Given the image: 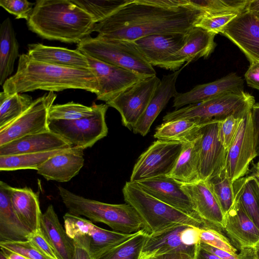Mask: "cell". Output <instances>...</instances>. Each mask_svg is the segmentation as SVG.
<instances>
[{
	"label": "cell",
	"instance_id": "db71d44e",
	"mask_svg": "<svg viewBox=\"0 0 259 259\" xmlns=\"http://www.w3.org/2000/svg\"><path fill=\"white\" fill-rule=\"evenodd\" d=\"M141 259H194V257L183 253H165L143 257Z\"/></svg>",
	"mask_w": 259,
	"mask_h": 259
},
{
	"label": "cell",
	"instance_id": "4316f807",
	"mask_svg": "<svg viewBox=\"0 0 259 259\" xmlns=\"http://www.w3.org/2000/svg\"><path fill=\"white\" fill-rule=\"evenodd\" d=\"M27 54L36 61L73 68L90 69L86 56L78 49L29 44Z\"/></svg>",
	"mask_w": 259,
	"mask_h": 259
},
{
	"label": "cell",
	"instance_id": "9f6ffc18",
	"mask_svg": "<svg viewBox=\"0 0 259 259\" xmlns=\"http://www.w3.org/2000/svg\"><path fill=\"white\" fill-rule=\"evenodd\" d=\"M199 243L196 248L194 259H221L201 247Z\"/></svg>",
	"mask_w": 259,
	"mask_h": 259
},
{
	"label": "cell",
	"instance_id": "9c48e42d",
	"mask_svg": "<svg viewBox=\"0 0 259 259\" xmlns=\"http://www.w3.org/2000/svg\"><path fill=\"white\" fill-rule=\"evenodd\" d=\"M184 143L160 140L153 142L138 159L130 182L167 177L175 166Z\"/></svg>",
	"mask_w": 259,
	"mask_h": 259
},
{
	"label": "cell",
	"instance_id": "60d3db41",
	"mask_svg": "<svg viewBox=\"0 0 259 259\" xmlns=\"http://www.w3.org/2000/svg\"><path fill=\"white\" fill-rule=\"evenodd\" d=\"M93 106L89 107L73 102L53 105L49 111L50 120H72L92 115Z\"/></svg>",
	"mask_w": 259,
	"mask_h": 259
},
{
	"label": "cell",
	"instance_id": "cb8c5ba5",
	"mask_svg": "<svg viewBox=\"0 0 259 259\" xmlns=\"http://www.w3.org/2000/svg\"><path fill=\"white\" fill-rule=\"evenodd\" d=\"M187 65L186 63L179 70L162 77L145 111L133 127L134 133L145 136L149 133L152 123L159 114L170 99L174 98L178 93L176 85L177 80L182 70Z\"/></svg>",
	"mask_w": 259,
	"mask_h": 259
},
{
	"label": "cell",
	"instance_id": "484cf974",
	"mask_svg": "<svg viewBox=\"0 0 259 259\" xmlns=\"http://www.w3.org/2000/svg\"><path fill=\"white\" fill-rule=\"evenodd\" d=\"M13 207L18 217L31 233L41 229V213L38 195L31 188L13 187L8 184Z\"/></svg>",
	"mask_w": 259,
	"mask_h": 259
},
{
	"label": "cell",
	"instance_id": "d6986e66",
	"mask_svg": "<svg viewBox=\"0 0 259 259\" xmlns=\"http://www.w3.org/2000/svg\"><path fill=\"white\" fill-rule=\"evenodd\" d=\"M244 92L243 79L236 73L232 72L213 81L197 85L187 92L178 93L174 97L173 107L177 110L223 94Z\"/></svg>",
	"mask_w": 259,
	"mask_h": 259
},
{
	"label": "cell",
	"instance_id": "ee69618b",
	"mask_svg": "<svg viewBox=\"0 0 259 259\" xmlns=\"http://www.w3.org/2000/svg\"><path fill=\"white\" fill-rule=\"evenodd\" d=\"M236 13H227L214 15H204L195 25L206 31L215 34L222 30L237 15Z\"/></svg>",
	"mask_w": 259,
	"mask_h": 259
},
{
	"label": "cell",
	"instance_id": "e575fe53",
	"mask_svg": "<svg viewBox=\"0 0 259 259\" xmlns=\"http://www.w3.org/2000/svg\"><path fill=\"white\" fill-rule=\"evenodd\" d=\"M65 149H67L40 153L0 156V170L1 171L26 169L37 170L38 167L49 158Z\"/></svg>",
	"mask_w": 259,
	"mask_h": 259
},
{
	"label": "cell",
	"instance_id": "4dcf8cb0",
	"mask_svg": "<svg viewBox=\"0 0 259 259\" xmlns=\"http://www.w3.org/2000/svg\"><path fill=\"white\" fill-rule=\"evenodd\" d=\"M19 54V44L12 21L5 19L0 29V84L3 85L13 73L14 63Z\"/></svg>",
	"mask_w": 259,
	"mask_h": 259
},
{
	"label": "cell",
	"instance_id": "816d5d0a",
	"mask_svg": "<svg viewBox=\"0 0 259 259\" xmlns=\"http://www.w3.org/2000/svg\"><path fill=\"white\" fill-rule=\"evenodd\" d=\"M238 259H259V242L254 246L240 249Z\"/></svg>",
	"mask_w": 259,
	"mask_h": 259
},
{
	"label": "cell",
	"instance_id": "44dd1931",
	"mask_svg": "<svg viewBox=\"0 0 259 259\" xmlns=\"http://www.w3.org/2000/svg\"><path fill=\"white\" fill-rule=\"evenodd\" d=\"M187 33L155 34L133 41L150 64L161 67L169 57L185 45Z\"/></svg>",
	"mask_w": 259,
	"mask_h": 259
},
{
	"label": "cell",
	"instance_id": "b9f144b4",
	"mask_svg": "<svg viewBox=\"0 0 259 259\" xmlns=\"http://www.w3.org/2000/svg\"><path fill=\"white\" fill-rule=\"evenodd\" d=\"M64 228L72 240L89 238L95 226L91 221L67 212L63 216Z\"/></svg>",
	"mask_w": 259,
	"mask_h": 259
},
{
	"label": "cell",
	"instance_id": "d4e9b609",
	"mask_svg": "<svg viewBox=\"0 0 259 259\" xmlns=\"http://www.w3.org/2000/svg\"><path fill=\"white\" fill-rule=\"evenodd\" d=\"M71 147L63 138L50 130L26 135L0 146V156L45 152Z\"/></svg>",
	"mask_w": 259,
	"mask_h": 259
},
{
	"label": "cell",
	"instance_id": "7c38bea8",
	"mask_svg": "<svg viewBox=\"0 0 259 259\" xmlns=\"http://www.w3.org/2000/svg\"><path fill=\"white\" fill-rule=\"evenodd\" d=\"M257 156L256 137L250 110L242 118L228 150L226 168L233 183L249 173L250 165Z\"/></svg>",
	"mask_w": 259,
	"mask_h": 259
},
{
	"label": "cell",
	"instance_id": "6da1fadb",
	"mask_svg": "<svg viewBox=\"0 0 259 259\" xmlns=\"http://www.w3.org/2000/svg\"><path fill=\"white\" fill-rule=\"evenodd\" d=\"M204 15L188 5L171 7L160 0H130L96 23L93 32L108 39L133 41L155 34L187 33Z\"/></svg>",
	"mask_w": 259,
	"mask_h": 259
},
{
	"label": "cell",
	"instance_id": "91938a15",
	"mask_svg": "<svg viewBox=\"0 0 259 259\" xmlns=\"http://www.w3.org/2000/svg\"><path fill=\"white\" fill-rule=\"evenodd\" d=\"M1 250L3 251L8 259H27L21 255L10 251L4 248H1Z\"/></svg>",
	"mask_w": 259,
	"mask_h": 259
},
{
	"label": "cell",
	"instance_id": "5bb4252c",
	"mask_svg": "<svg viewBox=\"0 0 259 259\" xmlns=\"http://www.w3.org/2000/svg\"><path fill=\"white\" fill-rule=\"evenodd\" d=\"M221 121H211L203 125L198 137L200 179L207 181L225 167L228 151L219 138Z\"/></svg>",
	"mask_w": 259,
	"mask_h": 259
},
{
	"label": "cell",
	"instance_id": "bcb514c9",
	"mask_svg": "<svg viewBox=\"0 0 259 259\" xmlns=\"http://www.w3.org/2000/svg\"><path fill=\"white\" fill-rule=\"evenodd\" d=\"M1 248L19 254L27 259H49L42 254L30 241H0Z\"/></svg>",
	"mask_w": 259,
	"mask_h": 259
},
{
	"label": "cell",
	"instance_id": "836d02e7",
	"mask_svg": "<svg viewBox=\"0 0 259 259\" xmlns=\"http://www.w3.org/2000/svg\"><path fill=\"white\" fill-rule=\"evenodd\" d=\"M148 233L141 230L94 259H141Z\"/></svg>",
	"mask_w": 259,
	"mask_h": 259
},
{
	"label": "cell",
	"instance_id": "52a82bcc",
	"mask_svg": "<svg viewBox=\"0 0 259 259\" xmlns=\"http://www.w3.org/2000/svg\"><path fill=\"white\" fill-rule=\"evenodd\" d=\"M255 103L253 96L245 92L228 93L167 112L163 120L185 119L205 124L222 121L231 116L242 118L251 110Z\"/></svg>",
	"mask_w": 259,
	"mask_h": 259
},
{
	"label": "cell",
	"instance_id": "f35d334b",
	"mask_svg": "<svg viewBox=\"0 0 259 259\" xmlns=\"http://www.w3.org/2000/svg\"><path fill=\"white\" fill-rule=\"evenodd\" d=\"M206 181L225 214L232 206L235 199L233 183L228 176L226 167Z\"/></svg>",
	"mask_w": 259,
	"mask_h": 259
},
{
	"label": "cell",
	"instance_id": "9a60e30c",
	"mask_svg": "<svg viewBox=\"0 0 259 259\" xmlns=\"http://www.w3.org/2000/svg\"><path fill=\"white\" fill-rule=\"evenodd\" d=\"M83 54L88 60L90 69L98 81L99 92L96 95L98 100L107 103L129 87L145 78L132 71Z\"/></svg>",
	"mask_w": 259,
	"mask_h": 259
},
{
	"label": "cell",
	"instance_id": "83f0119b",
	"mask_svg": "<svg viewBox=\"0 0 259 259\" xmlns=\"http://www.w3.org/2000/svg\"><path fill=\"white\" fill-rule=\"evenodd\" d=\"M6 184L0 182V241H27L31 234L13 207Z\"/></svg>",
	"mask_w": 259,
	"mask_h": 259
},
{
	"label": "cell",
	"instance_id": "11a10c76",
	"mask_svg": "<svg viewBox=\"0 0 259 259\" xmlns=\"http://www.w3.org/2000/svg\"><path fill=\"white\" fill-rule=\"evenodd\" d=\"M252 116L256 137L257 154L259 153V103H255L251 109Z\"/></svg>",
	"mask_w": 259,
	"mask_h": 259
},
{
	"label": "cell",
	"instance_id": "30bf717a",
	"mask_svg": "<svg viewBox=\"0 0 259 259\" xmlns=\"http://www.w3.org/2000/svg\"><path fill=\"white\" fill-rule=\"evenodd\" d=\"M200 229L179 224L158 233L148 234L142 258L165 253H183L194 257L200 241Z\"/></svg>",
	"mask_w": 259,
	"mask_h": 259
},
{
	"label": "cell",
	"instance_id": "f6af8a7d",
	"mask_svg": "<svg viewBox=\"0 0 259 259\" xmlns=\"http://www.w3.org/2000/svg\"><path fill=\"white\" fill-rule=\"evenodd\" d=\"M242 118L231 116L220 122L219 140L227 151L233 142L239 129Z\"/></svg>",
	"mask_w": 259,
	"mask_h": 259
},
{
	"label": "cell",
	"instance_id": "ffe728a7",
	"mask_svg": "<svg viewBox=\"0 0 259 259\" xmlns=\"http://www.w3.org/2000/svg\"><path fill=\"white\" fill-rule=\"evenodd\" d=\"M223 229L239 249L252 247L259 242V229L235 194L232 206L225 214Z\"/></svg>",
	"mask_w": 259,
	"mask_h": 259
},
{
	"label": "cell",
	"instance_id": "8fae6325",
	"mask_svg": "<svg viewBox=\"0 0 259 259\" xmlns=\"http://www.w3.org/2000/svg\"><path fill=\"white\" fill-rule=\"evenodd\" d=\"M56 97L54 92H49L33 100L21 115L0 128V146L26 135L50 131L49 111Z\"/></svg>",
	"mask_w": 259,
	"mask_h": 259
},
{
	"label": "cell",
	"instance_id": "681fc988",
	"mask_svg": "<svg viewBox=\"0 0 259 259\" xmlns=\"http://www.w3.org/2000/svg\"><path fill=\"white\" fill-rule=\"evenodd\" d=\"M244 78L248 86L259 91V60L250 63Z\"/></svg>",
	"mask_w": 259,
	"mask_h": 259
},
{
	"label": "cell",
	"instance_id": "8d00e7d4",
	"mask_svg": "<svg viewBox=\"0 0 259 259\" xmlns=\"http://www.w3.org/2000/svg\"><path fill=\"white\" fill-rule=\"evenodd\" d=\"M133 234L109 231L95 225L90 236L89 250L92 258L97 257L128 239Z\"/></svg>",
	"mask_w": 259,
	"mask_h": 259
},
{
	"label": "cell",
	"instance_id": "8992f818",
	"mask_svg": "<svg viewBox=\"0 0 259 259\" xmlns=\"http://www.w3.org/2000/svg\"><path fill=\"white\" fill-rule=\"evenodd\" d=\"M81 53L104 62L132 71L144 77L156 75L153 67L146 60L133 41L90 36L77 44Z\"/></svg>",
	"mask_w": 259,
	"mask_h": 259
},
{
	"label": "cell",
	"instance_id": "c3c4849f",
	"mask_svg": "<svg viewBox=\"0 0 259 259\" xmlns=\"http://www.w3.org/2000/svg\"><path fill=\"white\" fill-rule=\"evenodd\" d=\"M29 241L49 259H59L56 250L49 243L41 229L35 233H31L29 237Z\"/></svg>",
	"mask_w": 259,
	"mask_h": 259
},
{
	"label": "cell",
	"instance_id": "f5cc1de1",
	"mask_svg": "<svg viewBox=\"0 0 259 259\" xmlns=\"http://www.w3.org/2000/svg\"><path fill=\"white\" fill-rule=\"evenodd\" d=\"M75 250L73 259H92L90 253L89 247L79 242L73 241Z\"/></svg>",
	"mask_w": 259,
	"mask_h": 259
},
{
	"label": "cell",
	"instance_id": "ab89813d",
	"mask_svg": "<svg viewBox=\"0 0 259 259\" xmlns=\"http://www.w3.org/2000/svg\"><path fill=\"white\" fill-rule=\"evenodd\" d=\"M71 1L90 14L95 23L102 21L130 1V0Z\"/></svg>",
	"mask_w": 259,
	"mask_h": 259
},
{
	"label": "cell",
	"instance_id": "603a6c76",
	"mask_svg": "<svg viewBox=\"0 0 259 259\" xmlns=\"http://www.w3.org/2000/svg\"><path fill=\"white\" fill-rule=\"evenodd\" d=\"M83 150L72 147L46 161L37 169V173L45 179L59 182L71 180L84 164Z\"/></svg>",
	"mask_w": 259,
	"mask_h": 259
},
{
	"label": "cell",
	"instance_id": "ba28073f",
	"mask_svg": "<svg viewBox=\"0 0 259 259\" xmlns=\"http://www.w3.org/2000/svg\"><path fill=\"white\" fill-rule=\"evenodd\" d=\"M93 114L89 116L72 120H50V130L59 135L72 147L83 150L92 147L106 137L108 127L105 115L106 104L93 103Z\"/></svg>",
	"mask_w": 259,
	"mask_h": 259
},
{
	"label": "cell",
	"instance_id": "f907efd6",
	"mask_svg": "<svg viewBox=\"0 0 259 259\" xmlns=\"http://www.w3.org/2000/svg\"><path fill=\"white\" fill-rule=\"evenodd\" d=\"M199 244L201 247L215 254L221 259H238V253L232 254L227 251L212 247L200 241H199Z\"/></svg>",
	"mask_w": 259,
	"mask_h": 259
},
{
	"label": "cell",
	"instance_id": "1f68e13d",
	"mask_svg": "<svg viewBox=\"0 0 259 259\" xmlns=\"http://www.w3.org/2000/svg\"><path fill=\"white\" fill-rule=\"evenodd\" d=\"M204 124L185 119L164 121L156 127L153 136L157 140L189 142L198 137Z\"/></svg>",
	"mask_w": 259,
	"mask_h": 259
},
{
	"label": "cell",
	"instance_id": "6f0895ef",
	"mask_svg": "<svg viewBox=\"0 0 259 259\" xmlns=\"http://www.w3.org/2000/svg\"><path fill=\"white\" fill-rule=\"evenodd\" d=\"M246 11L251 13L259 19V0H249Z\"/></svg>",
	"mask_w": 259,
	"mask_h": 259
},
{
	"label": "cell",
	"instance_id": "f546056e",
	"mask_svg": "<svg viewBox=\"0 0 259 259\" xmlns=\"http://www.w3.org/2000/svg\"><path fill=\"white\" fill-rule=\"evenodd\" d=\"M198 137L184 143L175 166L167 176L181 184H190L201 180Z\"/></svg>",
	"mask_w": 259,
	"mask_h": 259
},
{
	"label": "cell",
	"instance_id": "d6a6232c",
	"mask_svg": "<svg viewBox=\"0 0 259 259\" xmlns=\"http://www.w3.org/2000/svg\"><path fill=\"white\" fill-rule=\"evenodd\" d=\"M234 192L239 198L248 215L259 229V182L252 175L233 183Z\"/></svg>",
	"mask_w": 259,
	"mask_h": 259
},
{
	"label": "cell",
	"instance_id": "680465c9",
	"mask_svg": "<svg viewBox=\"0 0 259 259\" xmlns=\"http://www.w3.org/2000/svg\"><path fill=\"white\" fill-rule=\"evenodd\" d=\"M258 156V160L254 163L252 162V166L249 170V174L255 177L259 182V153L257 154Z\"/></svg>",
	"mask_w": 259,
	"mask_h": 259
},
{
	"label": "cell",
	"instance_id": "ac0fdd59",
	"mask_svg": "<svg viewBox=\"0 0 259 259\" xmlns=\"http://www.w3.org/2000/svg\"><path fill=\"white\" fill-rule=\"evenodd\" d=\"M215 35L200 27H194L187 33L185 45L169 57L161 68L175 72L185 62L189 64L201 58H208L217 45L214 41Z\"/></svg>",
	"mask_w": 259,
	"mask_h": 259
},
{
	"label": "cell",
	"instance_id": "7dc6e473",
	"mask_svg": "<svg viewBox=\"0 0 259 259\" xmlns=\"http://www.w3.org/2000/svg\"><path fill=\"white\" fill-rule=\"evenodd\" d=\"M33 3L26 0H1L0 6L17 19H29L32 11Z\"/></svg>",
	"mask_w": 259,
	"mask_h": 259
},
{
	"label": "cell",
	"instance_id": "7402d4cb",
	"mask_svg": "<svg viewBox=\"0 0 259 259\" xmlns=\"http://www.w3.org/2000/svg\"><path fill=\"white\" fill-rule=\"evenodd\" d=\"M181 186L201 220L209 227L223 229L225 214L207 182L200 180Z\"/></svg>",
	"mask_w": 259,
	"mask_h": 259
},
{
	"label": "cell",
	"instance_id": "7a4b0ae2",
	"mask_svg": "<svg viewBox=\"0 0 259 259\" xmlns=\"http://www.w3.org/2000/svg\"><path fill=\"white\" fill-rule=\"evenodd\" d=\"M3 89L8 95L37 90L54 92L66 89H81L97 95L99 83L91 69L51 65L23 54L19 56L16 72L5 81Z\"/></svg>",
	"mask_w": 259,
	"mask_h": 259
},
{
	"label": "cell",
	"instance_id": "3957f363",
	"mask_svg": "<svg viewBox=\"0 0 259 259\" xmlns=\"http://www.w3.org/2000/svg\"><path fill=\"white\" fill-rule=\"evenodd\" d=\"M27 24L31 31L44 38L78 44L93 32L96 23L71 0H39L35 2Z\"/></svg>",
	"mask_w": 259,
	"mask_h": 259
},
{
	"label": "cell",
	"instance_id": "7bdbcfd3",
	"mask_svg": "<svg viewBox=\"0 0 259 259\" xmlns=\"http://www.w3.org/2000/svg\"><path fill=\"white\" fill-rule=\"evenodd\" d=\"M200 241L212 247L237 254V249L219 230L206 227L200 229Z\"/></svg>",
	"mask_w": 259,
	"mask_h": 259
},
{
	"label": "cell",
	"instance_id": "f1b7e54d",
	"mask_svg": "<svg viewBox=\"0 0 259 259\" xmlns=\"http://www.w3.org/2000/svg\"><path fill=\"white\" fill-rule=\"evenodd\" d=\"M41 230L56 250L59 259H73L75 246L60 224L54 206L50 204L42 213Z\"/></svg>",
	"mask_w": 259,
	"mask_h": 259
},
{
	"label": "cell",
	"instance_id": "e0dca14e",
	"mask_svg": "<svg viewBox=\"0 0 259 259\" xmlns=\"http://www.w3.org/2000/svg\"><path fill=\"white\" fill-rule=\"evenodd\" d=\"M136 183L158 200L203 222L198 216L191 199L183 189L182 184L172 178L162 177Z\"/></svg>",
	"mask_w": 259,
	"mask_h": 259
},
{
	"label": "cell",
	"instance_id": "d590c367",
	"mask_svg": "<svg viewBox=\"0 0 259 259\" xmlns=\"http://www.w3.org/2000/svg\"><path fill=\"white\" fill-rule=\"evenodd\" d=\"M33 100L27 94H0V128L6 125L27 110Z\"/></svg>",
	"mask_w": 259,
	"mask_h": 259
},
{
	"label": "cell",
	"instance_id": "5b68a950",
	"mask_svg": "<svg viewBox=\"0 0 259 259\" xmlns=\"http://www.w3.org/2000/svg\"><path fill=\"white\" fill-rule=\"evenodd\" d=\"M122 193L125 202L132 206L142 219L145 231L149 234L158 233L179 224L200 228L208 227L203 222L153 197L136 183L126 182Z\"/></svg>",
	"mask_w": 259,
	"mask_h": 259
},
{
	"label": "cell",
	"instance_id": "277c9868",
	"mask_svg": "<svg viewBox=\"0 0 259 259\" xmlns=\"http://www.w3.org/2000/svg\"><path fill=\"white\" fill-rule=\"evenodd\" d=\"M58 190L63 203L71 214L104 223L113 231L123 234H132L145 230L142 219L129 204H109L88 199L60 186Z\"/></svg>",
	"mask_w": 259,
	"mask_h": 259
},
{
	"label": "cell",
	"instance_id": "74e56055",
	"mask_svg": "<svg viewBox=\"0 0 259 259\" xmlns=\"http://www.w3.org/2000/svg\"><path fill=\"white\" fill-rule=\"evenodd\" d=\"M249 0H185L186 5L202 11L204 15L240 14L246 10Z\"/></svg>",
	"mask_w": 259,
	"mask_h": 259
},
{
	"label": "cell",
	"instance_id": "2e32d148",
	"mask_svg": "<svg viewBox=\"0 0 259 259\" xmlns=\"http://www.w3.org/2000/svg\"><path fill=\"white\" fill-rule=\"evenodd\" d=\"M245 55L249 62L259 60V19L245 11L221 31Z\"/></svg>",
	"mask_w": 259,
	"mask_h": 259
},
{
	"label": "cell",
	"instance_id": "4fadbf2b",
	"mask_svg": "<svg viewBox=\"0 0 259 259\" xmlns=\"http://www.w3.org/2000/svg\"><path fill=\"white\" fill-rule=\"evenodd\" d=\"M160 82L156 75L145 77L126 89L106 104L116 109L121 115L122 124L132 130Z\"/></svg>",
	"mask_w": 259,
	"mask_h": 259
},
{
	"label": "cell",
	"instance_id": "94428289",
	"mask_svg": "<svg viewBox=\"0 0 259 259\" xmlns=\"http://www.w3.org/2000/svg\"><path fill=\"white\" fill-rule=\"evenodd\" d=\"M0 259H8L1 250L0 253Z\"/></svg>",
	"mask_w": 259,
	"mask_h": 259
}]
</instances>
